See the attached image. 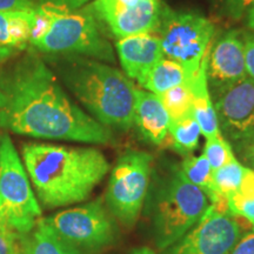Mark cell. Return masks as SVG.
<instances>
[{
    "instance_id": "cell-34",
    "label": "cell",
    "mask_w": 254,
    "mask_h": 254,
    "mask_svg": "<svg viewBox=\"0 0 254 254\" xmlns=\"http://www.w3.org/2000/svg\"><path fill=\"white\" fill-rule=\"evenodd\" d=\"M131 254H157V253L153 252L151 249H148V247H139V249L133 250Z\"/></svg>"
},
{
    "instance_id": "cell-7",
    "label": "cell",
    "mask_w": 254,
    "mask_h": 254,
    "mask_svg": "<svg viewBox=\"0 0 254 254\" xmlns=\"http://www.w3.org/2000/svg\"><path fill=\"white\" fill-rule=\"evenodd\" d=\"M158 31L165 58L182 65L189 77H193L207 56L215 33L214 24L194 12L165 8Z\"/></svg>"
},
{
    "instance_id": "cell-5",
    "label": "cell",
    "mask_w": 254,
    "mask_h": 254,
    "mask_svg": "<svg viewBox=\"0 0 254 254\" xmlns=\"http://www.w3.org/2000/svg\"><path fill=\"white\" fill-rule=\"evenodd\" d=\"M208 196L190 184L180 170L165 178L152 206L154 239L159 250H166L200 220L209 206Z\"/></svg>"
},
{
    "instance_id": "cell-12",
    "label": "cell",
    "mask_w": 254,
    "mask_h": 254,
    "mask_svg": "<svg viewBox=\"0 0 254 254\" xmlns=\"http://www.w3.org/2000/svg\"><path fill=\"white\" fill-rule=\"evenodd\" d=\"M90 9L118 39L158 31L165 11L160 0H94Z\"/></svg>"
},
{
    "instance_id": "cell-8",
    "label": "cell",
    "mask_w": 254,
    "mask_h": 254,
    "mask_svg": "<svg viewBox=\"0 0 254 254\" xmlns=\"http://www.w3.org/2000/svg\"><path fill=\"white\" fill-rule=\"evenodd\" d=\"M153 157L129 150L120 155L111 173L106 192L110 212L124 226H134L147 195Z\"/></svg>"
},
{
    "instance_id": "cell-25",
    "label": "cell",
    "mask_w": 254,
    "mask_h": 254,
    "mask_svg": "<svg viewBox=\"0 0 254 254\" xmlns=\"http://www.w3.org/2000/svg\"><path fill=\"white\" fill-rule=\"evenodd\" d=\"M228 211L234 217L244 218L254 231V198H245L239 193L228 198Z\"/></svg>"
},
{
    "instance_id": "cell-26",
    "label": "cell",
    "mask_w": 254,
    "mask_h": 254,
    "mask_svg": "<svg viewBox=\"0 0 254 254\" xmlns=\"http://www.w3.org/2000/svg\"><path fill=\"white\" fill-rule=\"evenodd\" d=\"M21 234L0 224V254H19Z\"/></svg>"
},
{
    "instance_id": "cell-29",
    "label": "cell",
    "mask_w": 254,
    "mask_h": 254,
    "mask_svg": "<svg viewBox=\"0 0 254 254\" xmlns=\"http://www.w3.org/2000/svg\"><path fill=\"white\" fill-rule=\"evenodd\" d=\"M36 7L33 0H0V11H32Z\"/></svg>"
},
{
    "instance_id": "cell-17",
    "label": "cell",
    "mask_w": 254,
    "mask_h": 254,
    "mask_svg": "<svg viewBox=\"0 0 254 254\" xmlns=\"http://www.w3.org/2000/svg\"><path fill=\"white\" fill-rule=\"evenodd\" d=\"M207 58L208 53L202 60L198 72L193 77H190L193 97H194V118L200 127L201 134L206 139L221 134L217 113H215L213 101H212V95L209 93V84L207 73H206Z\"/></svg>"
},
{
    "instance_id": "cell-31",
    "label": "cell",
    "mask_w": 254,
    "mask_h": 254,
    "mask_svg": "<svg viewBox=\"0 0 254 254\" xmlns=\"http://www.w3.org/2000/svg\"><path fill=\"white\" fill-rule=\"evenodd\" d=\"M239 194L245 196V198H254V170L252 168L247 167Z\"/></svg>"
},
{
    "instance_id": "cell-23",
    "label": "cell",
    "mask_w": 254,
    "mask_h": 254,
    "mask_svg": "<svg viewBox=\"0 0 254 254\" xmlns=\"http://www.w3.org/2000/svg\"><path fill=\"white\" fill-rule=\"evenodd\" d=\"M179 170L190 184L201 190L208 196L209 202H213L217 199V193H215L213 179H212L213 170L206 160L204 154L198 155V157H193V155L186 157L180 165Z\"/></svg>"
},
{
    "instance_id": "cell-9",
    "label": "cell",
    "mask_w": 254,
    "mask_h": 254,
    "mask_svg": "<svg viewBox=\"0 0 254 254\" xmlns=\"http://www.w3.org/2000/svg\"><path fill=\"white\" fill-rule=\"evenodd\" d=\"M44 219L60 239L79 251L103 249L116 238V222L100 199Z\"/></svg>"
},
{
    "instance_id": "cell-24",
    "label": "cell",
    "mask_w": 254,
    "mask_h": 254,
    "mask_svg": "<svg viewBox=\"0 0 254 254\" xmlns=\"http://www.w3.org/2000/svg\"><path fill=\"white\" fill-rule=\"evenodd\" d=\"M206 160L211 165L212 170L224 166L236 158L231 144L226 140L224 135H217L213 138L206 139V144L202 152Z\"/></svg>"
},
{
    "instance_id": "cell-14",
    "label": "cell",
    "mask_w": 254,
    "mask_h": 254,
    "mask_svg": "<svg viewBox=\"0 0 254 254\" xmlns=\"http://www.w3.org/2000/svg\"><path fill=\"white\" fill-rule=\"evenodd\" d=\"M119 62L126 77L139 82L164 58L160 39L153 33H141L117 41Z\"/></svg>"
},
{
    "instance_id": "cell-15",
    "label": "cell",
    "mask_w": 254,
    "mask_h": 254,
    "mask_svg": "<svg viewBox=\"0 0 254 254\" xmlns=\"http://www.w3.org/2000/svg\"><path fill=\"white\" fill-rule=\"evenodd\" d=\"M133 125L151 144L164 146L171 119L158 94L135 87Z\"/></svg>"
},
{
    "instance_id": "cell-32",
    "label": "cell",
    "mask_w": 254,
    "mask_h": 254,
    "mask_svg": "<svg viewBox=\"0 0 254 254\" xmlns=\"http://www.w3.org/2000/svg\"><path fill=\"white\" fill-rule=\"evenodd\" d=\"M238 148H239V152L243 155L244 161L250 165V168L254 170V138L245 142V144L238 146Z\"/></svg>"
},
{
    "instance_id": "cell-4",
    "label": "cell",
    "mask_w": 254,
    "mask_h": 254,
    "mask_svg": "<svg viewBox=\"0 0 254 254\" xmlns=\"http://www.w3.org/2000/svg\"><path fill=\"white\" fill-rule=\"evenodd\" d=\"M60 73L69 91L101 125L119 129L133 126L135 86L119 69L75 57L62 64Z\"/></svg>"
},
{
    "instance_id": "cell-20",
    "label": "cell",
    "mask_w": 254,
    "mask_h": 254,
    "mask_svg": "<svg viewBox=\"0 0 254 254\" xmlns=\"http://www.w3.org/2000/svg\"><path fill=\"white\" fill-rule=\"evenodd\" d=\"M201 131L196 123L194 116L171 123L168 135L164 146L172 148L180 155H189L194 152L199 146Z\"/></svg>"
},
{
    "instance_id": "cell-21",
    "label": "cell",
    "mask_w": 254,
    "mask_h": 254,
    "mask_svg": "<svg viewBox=\"0 0 254 254\" xmlns=\"http://www.w3.org/2000/svg\"><path fill=\"white\" fill-rule=\"evenodd\" d=\"M247 167L234 158L230 163L213 171L212 179L217 199L211 204H222L227 202L228 198L239 193L243 179L245 177Z\"/></svg>"
},
{
    "instance_id": "cell-1",
    "label": "cell",
    "mask_w": 254,
    "mask_h": 254,
    "mask_svg": "<svg viewBox=\"0 0 254 254\" xmlns=\"http://www.w3.org/2000/svg\"><path fill=\"white\" fill-rule=\"evenodd\" d=\"M0 127L45 140L105 145L111 129L67 97L56 75L34 55L0 75Z\"/></svg>"
},
{
    "instance_id": "cell-35",
    "label": "cell",
    "mask_w": 254,
    "mask_h": 254,
    "mask_svg": "<svg viewBox=\"0 0 254 254\" xmlns=\"http://www.w3.org/2000/svg\"><path fill=\"white\" fill-rule=\"evenodd\" d=\"M1 138H2V134L1 132H0V148H1Z\"/></svg>"
},
{
    "instance_id": "cell-18",
    "label": "cell",
    "mask_w": 254,
    "mask_h": 254,
    "mask_svg": "<svg viewBox=\"0 0 254 254\" xmlns=\"http://www.w3.org/2000/svg\"><path fill=\"white\" fill-rule=\"evenodd\" d=\"M19 254H82V252L60 239L51 230L45 219L40 218L30 233L21 234Z\"/></svg>"
},
{
    "instance_id": "cell-16",
    "label": "cell",
    "mask_w": 254,
    "mask_h": 254,
    "mask_svg": "<svg viewBox=\"0 0 254 254\" xmlns=\"http://www.w3.org/2000/svg\"><path fill=\"white\" fill-rule=\"evenodd\" d=\"M36 9V8H34ZM32 11H0V60L30 44L34 24Z\"/></svg>"
},
{
    "instance_id": "cell-27",
    "label": "cell",
    "mask_w": 254,
    "mask_h": 254,
    "mask_svg": "<svg viewBox=\"0 0 254 254\" xmlns=\"http://www.w3.org/2000/svg\"><path fill=\"white\" fill-rule=\"evenodd\" d=\"M222 4L227 14L239 19L254 5V0H222Z\"/></svg>"
},
{
    "instance_id": "cell-19",
    "label": "cell",
    "mask_w": 254,
    "mask_h": 254,
    "mask_svg": "<svg viewBox=\"0 0 254 254\" xmlns=\"http://www.w3.org/2000/svg\"><path fill=\"white\" fill-rule=\"evenodd\" d=\"M189 78V74L182 65L164 57L138 84L146 91L161 94L172 87L183 84Z\"/></svg>"
},
{
    "instance_id": "cell-30",
    "label": "cell",
    "mask_w": 254,
    "mask_h": 254,
    "mask_svg": "<svg viewBox=\"0 0 254 254\" xmlns=\"http://www.w3.org/2000/svg\"><path fill=\"white\" fill-rule=\"evenodd\" d=\"M230 254H254V231L241 237Z\"/></svg>"
},
{
    "instance_id": "cell-11",
    "label": "cell",
    "mask_w": 254,
    "mask_h": 254,
    "mask_svg": "<svg viewBox=\"0 0 254 254\" xmlns=\"http://www.w3.org/2000/svg\"><path fill=\"white\" fill-rule=\"evenodd\" d=\"M212 101L222 135L238 146L254 138V80L249 77L214 86Z\"/></svg>"
},
{
    "instance_id": "cell-28",
    "label": "cell",
    "mask_w": 254,
    "mask_h": 254,
    "mask_svg": "<svg viewBox=\"0 0 254 254\" xmlns=\"http://www.w3.org/2000/svg\"><path fill=\"white\" fill-rule=\"evenodd\" d=\"M244 40V52H245V66L247 77L254 80V34H245Z\"/></svg>"
},
{
    "instance_id": "cell-10",
    "label": "cell",
    "mask_w": 254,
    "mask_h": 254,
    "mask_svg": "<svg viewBox=\"0 0 254 254\" xmlns=\"http://www.w3.org/2000/svg\"><path fill=\"white\" fill-rule=\"evenodd\" d=\"M244 224L209 204L200 220L174 244L170 254H230L243 237Z\"/></svg>"
},
{
    "instance_id": "cell-13",
    "label": "cell",
    "mask_w": 254,
    "mask_h": 254,
    "mask_svg": "<svg viewBox=\"0 0 254 254\" xmlns=\"http://www.w3.org/2000/svg\"><path fill=\"white\" fill-rule=\"evenodd\" d=\"M208 81L214 86L230 84L246 78L244 40L239 32L230 31L222 36L208 52Z\"/></svg>"
},
{
    "instance_id": "cell-36",
    "label": "cell",
    "mask_w": 254,
    "mask_h": 254,
    "mask_svg": "<svg viewBox=\"0 0 254 254\" xmlns=\"http://www.w3.org/2000/svg\"><path fill=\"white\" fill-rule=\"evenodd\" d=\"M0 62H1V60H0Z\"/></svg>"
},
{
    "instance_id": "cell-3",
    "label": "cell",
    "mask_w": 254,
    "mask_h": 254,
    "mask_svg": "<svg viewBox=\"0 0 254 254\" xmlns=\"http://www.w3.org/2000/svg\"><path fill=\"white\" fill-rule=\"evenodd\" d=\"M85 0H44L34 9L30 44L52 55L85 56L114 63V52L90 8H79Z\"/></svg>"
},
{
    "instance_id": "cell-2",
    "label": "cell",
    "mask_w": 254,
    "mask_h": 254,
    "mask_svg": "<svg viewBox=\"0 0 254 254\" xmlns=\"http://www.w3.org/2000/svg\"><path fill=\"white\" fill-rule=\"evenodd\" d=\"M21 157L36 196L46 208L84 201L110 171L109 160L94 147L26 142Z\"/></svg>"
},
{
    "instance_id": "cell-22",
    "label": "cell",
    "mask_w": 254,
    "mask_h": 254,
    "mask_svg": "<svg viewBox=\"0 0 254 254\" xmlns=\"http://www.w3.org/2000/svg\"><path fill=\"white\" fill-rule=\"evenodd\" d=\"M158 95L170 117L171 123L194 116V97L190 78L183 84Z\"/></svg>"
},
{
    "instance_id": "cell-33",
    "label": "cell",
    "mask_w": 254,
    "mask_h": 254,
    "mask_svg": "<svg viewBox=\"0 0 254 254\" xmlns=\"http://www.w3.org/2000/svg\"><path fill=\"white\" fill-rule=\"evenodd\" d=\"M247 24L252 30H254V5L247 11Z\"/></svg>"
},
{
    "instance_id": "cell-6",
    "label": "cell",
    "mask_w": 254,
    "mask_h": 254,
    "mask_svg": "<svg viewBox=\"0 0 254 254\" xmlns=\"http://www.w3.org/2000/svg\"><path fill=\"white\" fill-rule=\"evenodd\" d=\"M41 207L8 134L0 148V224L19 234H27L41 218Z\"/></svg>"
}]
</instances>
